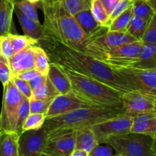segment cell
<instances>
[{"mask_svg":"<svg viewBox=\"0 0 156 156\" xmlns=\"http://www.w3.org/2000/svg\"><path fill=\"white\" fill-rule=\"evenodd\" d=\"M41 8L45 40L59 42L98 60H106V54L87 36L74 16L65 9L62 0H42Z\"/></svg>","mask_w":156,"mask_h":156,"instance_id":"6da1fadb","label":"cell"},{"mask_svg":"<svg viewBox=\"0 0 156 156\" xmlns=\"http://www.w3.org/2000/svg\"><path fill=\"white\" fill-rule=\"evenodd\" d=\"M41 45L47 53L50 62L81 73L110 85L121 91H131L126 82L117 76L114 69L103 61L75 50L52 40L43 41Z\"/></svg>","mask_w":156,"mask_h":156,"instance_id":"7a4b0ae2","label":"cell"},{"mask_svg":"<svg viewBox=\"0 0 156 156\" xmlns=\"http://www.w3.org/2000/svg\"><path fill=\"white\" fill-rule=\"evenodd\" d=\"M59 66L69 80L72 91L81 100L91 106L122 108L123 92L96 79Z\"/></svg>","mask_w":156,"mask_h":156,"instance_id":"3957f363","label":"cell"},{"mask_svg":"<svg viewBox=\"0 0 156 156\" xmlns=\"http://www.w3.org/2000/svg\"><path fill=\"white\" fill-rule=\"evenodd\" d=\"M124 114L122 108L86 106L73 110L66 114L46 118L44 124L47 132L56 129L77 130L91 127L97 123Z\"/></svg>","mask_w":156,"mask_h":156,"instance_id":"277c9868","label":"cell"},{"mask_svg":"<svg viewBox=\"0 0 156 156\" xmlns=\"http://www.w3.org/2000/svg\"><path fill=\"white\" fill-rule=\"evenodd\" d=\"M155 140L150 136L128 133L109 137L105 144L120 156H156Z\"/></svg>","mask_w":156,"mask_h":156,"instance_id":"5b68a950","label":"cell"},{"mask_svg":"<svg viewBox=\"0 0 156 156\" xmlns=\"http://www.w3.org/2000/svg\"><path fill=\"white\" fill-rule=\"evenodd\" d=\"M24 97L11 80L3 86V97L0 112V131L16 132L18 111Z\"/></svg>","mask_w":156,"mask_h":156,"instance_id":"8992f818","label":"cell"},{"mask_svg":"<svg viewBox=\"0 0 156 156\" xmlns=\"http://www.w3.org/2000/svg\"><path fill=\"white\" fill-rule=\"evenodd\" d=\"M113 69L131 90L156 96V69H143L133 67Z\"/></svg>","mask_w":156,"mask_h":156,"instance_id":"52a82bcc","label":"cell"},{"mask_svg":"<svg viewBox=\"0 0 156 156\" xmlns=\"http://www.w3.org/2000/svg\"><path fill=\"white\" fill-rule=\"evenodd\" d=\"M76 130L56 129L47 132L44 153L53 156H69L75 150Z\"/></svg>","mask_w":156,"mask_h":156,"instance_id":"ba28073f","label":"cell"},{"mask_svg":"<svg viewBox=\"0 0 156 156\" xmlns=\"http://www.w3.org/2000/svg\"><path fill=\"white\" fill-rule=\"evenodd\" d=\"M121 105L124 114L132 117L156 112V96L137 90H131L122 94Z\"/></svg>","mask_w":156,"mask_h":156,"instance_id":"9c48e42d","label":"cell"},{"mask_svg":"<svg viewBox=\"0 0 156 156\" xmlns=\"http://www.w3.org/2000/svg\"><path fill=\"white\" fill-rule=\"evenodd\" d=\"M133 117L123 114L91 126L98 144H105L109 137L130 133Z\"/></svg>","mask_w":156,"mask_h":156,"instance_id":"30bf717a","label":"cell"},{"mask_svg":"<svg viewBox=\"0 0 156 156\" xmlns=\"http://www.w3.org/2000/svg\"><path fill=\"white\" fill-rule=\"evenodd\" d=\"M142 42L136 41L115 47L106 53L105 63L111 68L133 67L138 60Z\"/></svg>","mask_w":156,"mask_h":156,"instance_id":"8fae6325","label":"cell"},{"mask_svg":"<svg viewBox=\"0 0 156 156\" xmlns=\"http://www.w3.org/2000/svg\"><path fill=\"white\" fill-rule=\"evenodd\" d=\"M47 132L43 126L37 130H28L19 136V156H41L44 153Z\"/></svg>","mask_w":156,"mask_h":156,"instance_id":"7c38bea8","label":"cell"},{"mask_svg":"<svg viewBox=\"0 0 156 156\" xmlns=\"http://www.w3.org/2000/svg\"><path fill=\"white\" fill-rule=\"evenodd\" d=\"M86 106L91 105L79 98L71 90V91L66 94H58L53 99L46 113V117L47 118L61 115L73 110Z\"/></svg>","mask_w":156,"mask_h":156,"instance_id":"4fadbf2b","label":"cell"},{"mask_svg":"<svg viewBox=\"0 0 156 156\" xmlns=\"http://www.w3.org/2000/svg\"><path fill=\"white\" fill-rule=\"evenodd\" d=\"M91 41L98 49L106 54L107 52L123 44L137 41L126 31H107L93 38Z\"/></svg>","mask_w":156,"mask_h":156,"instance_id":"5bb4252c","label":"cell"},{"mask_svg":"<svg viewBox=\"0 0 156 156\" xmlns=\"http://www.w3.org/2000/svg\"><path fill=\"white\" fill-rule=\"evenodd\" d=\"M8 62L12 71V77L27 70L34 69V45L28 46L18 53H14L8 59Z\"/></svg>","mask_w":156,"mask_h":156,"instance_id":"9a60e30c","label":"cell"},{"mask_svg":"<svg viewBox=\"0 0 156 156\" xmlns=\"http://www.w3.org/2000/svg\"><path fill=\"white\" fill-rule=\"evenodd\" d=\"M73 16L81 28L90 39L92 40L93 38L100 36L108 30V27L100 25L96 21L90 9L81 11Z\"/></svg>","mask_w":156,"mask_h":156,"instance_id":"2e32d148","label":"cell"},{"mask_svg":"<svg viewBox=\"0 0 156 156\" xmlns=\"http://www.w3.org/2000/svg\"><path fill=\"white\" fill-rule=\"evenodd\" d=\"M130 133L156 138V112L140 114L133 117Z\"/></svg>","mask_w":156,"mask_h":156,"instance_id":"e0dca14e","label":"cell"},{"mask_svg":"<svg viewBox=\"0 0 156 156\" xmlns=\"http://www.w3.org/2000/svg\"><path fill=\"white\" fill-rule=\"evenodd\" d=\"M47 77L59 94H66L71 91L72 88L69 80L57 64L50 62Z\"/></svg>","mask_w":156,"mask_h":156,"instance_id":"ac0fdd59","label":"cell"},{"mask_svg":"<svg viewBox=\"0 0 156 156\" xmlns=\"http://www.w3.org/2000/svg\"><path fill=\"white\" fill-rule=\"evenodd\" d=\"M14 11L15 12L21 28L24 31V35L38 41H43L45 40V34H44L43 25L41 24L40 21L37 22L27 18L20 11V9L17 6H15V5Z\"/></svg>","mask_w":156,"mask_h":156,"instance_id":"d6986e66","label":"cell"},{"mask_svg":"<svg viewBox=\"0 0 156 156\" xmlns=\"http://www.w3.org/2000/svg\"><path fill=\"white\" fill-rule=\"evenodd\" d=\"M19 136L16 132L0 131V156H19Z\"/></svg>","mask_w":156,"mask_h":156,"instance_id":"ffe728a7","label":"cell"},{"mask_svg":"<svg viewBox=\"0 0 156 156\" xmlns=\"http://www.w3.org/2000/svg\"><path fill=\"white\" fill-rule=\"evenodd\" d=\"M133 68L156 69V44L142 43L140 56Z\"/></svg>","mask_w":156,"mask_h":156,"instance_id":"44dd1931","label":"cell"},{"mask_svg":"<svg viewBox=\"0 0 156 156\" xmlns=\"http://www.w3.org/2000/svg\"><path fill=\"white\" fill-rule=\"evenodd\" d=\"M15 2L0 0V36H5L11 33L12 15L15 9Z\"/></svg>","mask_w":156,"mask_h":156,"instance_id":"7402d4cb","label":"cell"},{"mask_svg":"<svg viewBox=\"0 0 156 156\" xmlns=\"http://www.w3.org/2000/svg\"><path fill=\"white\" fill-rule=\"evenodd\" d=\"M98 145L99 144L96 140L91 127L82 128L76 130L75 149L83 150L89 153Z\"/></svg>","mask_w":156,"mask_h":156,"instance_id":"603a6c76","label":"cell"},{"mask_svg":"<svg viewBox=\"0 0 156 156\" xmlns=\"http://www.w3.org/2000/svg\"><path fill=\"white\" fill-rule=\"evenodd\" d=\"M133 12L134 16L149 21L156 15L155 6L146 0H135L133 2Z\"/></svg>","mask_w":156,"mask_h":156,"instance_id":"cb8c5ba5","label":"cell"},{"mask_svg":"<svg viewBox=\"0 0 156 156\" xmlns=\"http://www.w3.org/2000/svg\"><path fill=\"white\" fill-rule=\"evenodd\" d=\"M37 44L34 45V69L41 75L47 76L50 66V60L44 49L41 46H38Z\"/></svg>","mask_w":156,"mask_h":156,"instance_id":"d4e9b609","label":"cell"},{"mask_svg":"<svg viewBox=\"0 0 156 156\" xmlns=\"http://www.w3.org/2000/svg\"><path fill=\"white\" fill-rule=\"evenodd\" d=\"M150 21V20H149ZM149 21L136 16H133L126 27V31L137 41H141Z\"/></svg>","mask_w":156,"mask_h":156,"instance_id":"484cf974","label":"cell"},{"mask_svg":"<svg viewBox=\"0 0 156 156\" xmlns=\"http://www.w3.org/2000/svg\"><path fill=\"white\" fill-rule=\"evenodd\" d=\"M133 6V5H132ZM129 7L119 16L114 18L108 26V31H126L129 21L133 16V7Z\"/></svg>","mask_w":156,"mask_h":156,"instance_id":"4316f807","label":"cell"},{"mask_svg":"<svg viewBox=\"0 0 156 156\" xmlns=\"http://www.w3.org/2000/svg\"><path fill=\"white\" fill-rule=\"evenodd\" d=\"M59 94L57 91H56L52 84L49 81V79H46L44 83L40 85L38 88L32 91V96L31 97L36 98L42 99L44 101H52L53 99L56 96Z\"/></svg>","mask_w":156,"mask_h":156,"instance_id":"83f0119b","label":"cell"},{"mask_svg":"<svg viewBox=\"0 0 156 156\" xmlns=\"http://www.w3.org/2000/svg\"><path fill=\"white\" fill-rule=\"evenodd\" d=\"M90 10L94 19L100 25L108 27L109 15L106 12L100 0H91Z\"/></svg>","mask_w":156,"mask_h":156,"instance_id":"f1b7e54d","label":"cell"},{"mask_svg":"<svg viewBox=\"0 0 156 156\" xmlns=\"http://www.w3.org/2000/svg\"><path fill=\"white\" fill-rule=\"evenodd\" d=\"M45 114H30L22 126V133L28 130H37L43 127L46 120Z\"/></svg>","mask_w":156,"mask_h":156,"instance_id":"f546056e","label":"cell"},{"mask_svg":"<svg viewBox=\"0 0 156 156\" xmlns=\"http://www.w3.org/2000/svg\"><path fill=\"white\" fill-rule=\"evenodd\" d=\"M11 41H12V47H13L14 53H18L20 50L26 48L28 46L35 45L39 44V41L37 40L30 38L25 35H16L10 34Z\"/></svg>","mask_w":156,"mask_h":156,"instance_id":"4dcf8cb0","label":"cell"},{"mask_svg":"<svg viewBox=\"0 0 156 156\" xmlns=\"http://www.w3.org/2000/svg\"><path fill=\"white\" fill-rule=\"evenodd\" d=\"M91 0H62L64 7L69 13L75 15L81 11L90 9Z\"/></svg>","mask_w":156,"mask_h":156,"instance_id":"1f68e13d","label":"cell"},{"mask_svg":"<svg viewBox=\"0 0 156 156\" xmlns=\"http://www.w3.org/2000/svg\"><path fill=\"white\" fill-rule=\"evenodd\" d=\"M15 5L27 18L34 21H37V22L40 21L37 14V8L39 7L37 5L29 2L27 0H21L19 2H15Z\"/></svg>","mask_w":156,"mask_h":156,"instance_id":"d6a6232c","label":"cell"},{"mask_svg":"<svg viewBox=\"0 0 156 156\" xmlns=\"http://www.w3.org/2000/svg\"><path fill=\"white\" fill-rule=\"evenodd\" d=\"M30 114V108H29V100L24 98L21 101L18 111L16 120V133L21 135L22 133V126L27 116Z\"/></svg>","mask_w":156,"mask_h":156,"instance_id":"836d02e7","label":"cell"},{"mask_svg":"<svg viewBox=\"0 0 156 156\" xmlns=\"http://www.w3.org/2000/svg\"><path fill=\"white\" fill-rule=\"evenodd\" d=\"M140 41L144 44H156V15H154L148 23Z\"/></svg>","mask_w":156,"mask_h":156,"instance_id":"e575fe53","label":"cell"},{"mask_svg":"<svg viewBox=\"0 0 156 156\" xmlns=\"http://www.w3.org/2000/svg\"><path fill=\"white\" fill-rule=\"evenodd\" d=\"M29 100V108H30V114H45L48 110L51 101H44L42 99L36 98L31 97Z\"/></svg>","mask_w":156,"mask_h":156,"instance_id":"d590c367","label":"cell"},{"mask_svg":"<svg viewBox=\"0 0 156 156\" xmlns=\"http://www.w3.org/2000/svg\"><path fill=\"white\" fill-rule=\"evenodd\" d=\"M12 79V71L8 59L5 58L0 59V82L3 86L7 85Z\"/></svg>","mask_w":156,"mask_h":156,"instance_id":"8d00e7d4","label":"cell"},{"mask_svg":"<svg viewBox=\"0 0 156 156\" xmlns=\"http://www.w3.org/2000/svg\"><path fill=\"white\" fill-rule=\"evenodd\" d=\"M12 82L15 84L16 88H18V91H20L21 94L24 96L26 98L29 99L31 98L32 96V90L29 86V84L27 81L23 80V79H20V78L14 76L12 79Z\"/></svg>","mask_w":156,"mask_h":156,"instance_id":"74e56055","label":"cell"},{"mask_svg":"<svg viewBox=\"0 0 156 156\" xmlns=\"http://www.w3.org/2000/svg\"><path fill=\"white\" fill-rule=\"evenodd\" d=\"M133 1L132 0H120L116 7L114 8V10L112 11L111 14L109 16V21H108V26H109L110 23L113 21L115 18L123 13V12L129 9V7L133 5Z\"/></svg>","mask_w":156,"mask_h":156,"instance_id":"f35d334b","label":"cell"},{"mask_svg":"<svg viewBox=\"0 0 156 156\" xmlns=\"http://www.w3.org/2000/svg\"><path fill=\"white\" fill-rule=\"evenodd\" d=\"M11 34V33H10ZM10 34L2 37L1 40V52L2 56L6 59L10 58L14 54L13 47L11 41Z\"/></svg>","mask_w":156,"mask_h":156,"instance_id":"ab89813d","label":"cell"},{"mask_svg":"<svg viewBox=\"0 0 156 156\" xmlns=\"http://www.w3.org/2000/svg\"><path fill=\"white\" fill-rule=\"evenodd\" d=\"M88 156H114V155L113 154L111 146H105L99 144L88 154Z\"/></svg>","mask_w":156,"mask_h":156,"instance_id":"60d3db41","label":"cell"},{"mask_svg":"<svg viewBox=\"0 0 156 156\" xmlns=\"http://www.w3.org/2000/svg\"><path fill=\"white\" fill-rule=\"evenodd\" d=\"M40 75L41 74L35 69H33L27 70V71L24 72V73H20L18 76H16V77L20 78V79H23V80H25L27 82H28V81L31 80L32 79L35 78L36 76H40Z\"/></svg>","mask_w":156,"mask_h":156,"instance_id":"b9f144b4","label":"cell"},{"mask_svg":"<svg viewBox=\"0 0 156 156\" xmlns=\"http://www.w3.org/2000/svg\"><path fill=\"white\" fill-rule=\"evenodd\" d=\"M46 79H47V76L40 75V76H37L35 78H34V79H32L31 80L28 81L27 82H28L30 88H31V90L33 91V90L36 89L37 88H38L40 85H42V84L44 82V81L46 80Z\"/></svg>","mask_w":156,"mask_h":156,"instance_id":"7bdbcfd3","label":"cell"},{"mask_svg":"<svg viewBox=\"0 0 156 156\" xmlns=\"http://www.w3.org/2000/svg\"><path fill=\"white\" fill-rule=\"evenodd\" d=\"M100 1L102 3V5H103L104 8H105L108 15L110 16L112 11L114 10V8L117 5V3L120 2V0H100Z\"/></svg>","mask_w":156,"mask_h":156,"instance_id":"ee69618b","label":"cell"},{"mask_svg":"<svg viewBox=\"0 0 156 156\" xmlns=\"http://www.w3.org/2000/svg\"><path fill=\"white\" fill-rule=\"evenodd\" d=\"M88 152L83 150H79V149H75L71 155L69 156H88Z\"/></svg>","mask_w":156,"mask_h":156,"instance_id":"f6af8a7d","label":"cell"},{"mask_svg":"<svg viewBox=\"0 0 156 156\" xmlns=\"http://www.w3.org/2000/svg\"><path fill=\"white\" fill-rule=\"evenodd\" d=\"M27 1L29 2L32 3V4L36 5H37L39 8H41V4L42 0H27Z\"/></svg>","mask_w":156,"mask_h":156,"instance_id":"bcb514c9","label":"cell"},{"mask_svg":"<svg viewBox=\"0 0 156 156\" xmlns=\"http://www.w3.org/2000/svg\"><path fill=\"white\" fill-rule=\"evenodd\" d=\"M1 40H2V37L0 36V59H3V56H2V52H1Z\"/></svg>","mask_w":156,"mask_h":156,"instance_id":"7dc6e473","label":"cell"},{"mask_svg":"<svg viewBox=\"0 0 156 156\" xmlns=\"http://www.w3.org/2000/svg\"><path fill=\"white\" fill-rule=\"evenodd\" d=\"M41 156H53V155H47V154H45V153H42Z\"/></svg>","mask_w":156,"mask_h":156,"instance_id":"c3c4849f","label":"cell"},{"mask_svg":"<svg viewBox=\"0 0 156 156\" xmlns=\"http://www.w3.org/2000/svg\"><path fill=\"white\" fill-rule=\"evenodd\" d=\"M114 156H120V155H117V154H114Z\"/></svg>","mask_w":156,"mask_h":156,"instance_id":"681fc988","label":"cell"},{"mask_svg":"<svg viewBox=\"0 0 156 156\" xmlns=\"http://www.w3.org/2000/svg\"><path fill=\"white\" fill-rule=\"evenodd\" d=\"M10 1H12V2H15V0H10Z\"/></svg>","mask_w":156,"mask_h":156,"instance_id":"f907efd6","label":"cell"},{"mask_svg":"<svg viewBox=\"0 0 156 156\" xmlns=\"http://www.w3.org/2000/svg\"><path fill=\"white\" fill-rule=\"evenodd\" d=\"M132 1H135V0H132Z\"/></svg>","mask_w":156,"mask_h":156,"instance_id":"816d5d0a","label":"cell"}]
</instances>
